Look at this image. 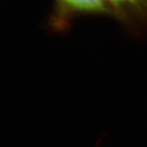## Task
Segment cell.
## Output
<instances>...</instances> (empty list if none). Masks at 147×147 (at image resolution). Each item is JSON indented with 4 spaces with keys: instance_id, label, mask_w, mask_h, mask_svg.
Returning <instances> with one entry per match:
<instances>
[{
    "instance_id": "6da1fadb",
    "label": "cell",
    "mask_w": 147,
    "mask_h": 147,
    "mask_svg": "<svg viewBox=\"0 0 147 147\" xmlns=\"http://www.w3.org/2000/svg\"><path fill=\"white\" fill-rule=\"evenodd\" d=\"M89 15L115 16L110 0H53L48 25L53 31H65L75 18Z\"/></svg>"
},
{
    "instance_id": "7a4b0ae2",
    "label": "cell",
    "mask_w": 147,
    "mask_h": 147,
    "mask_svg": "<svg viewBox=\"0 0 147 147\" xmlns=\"http://www.w3.org/2000/svg\"><path fill=\"white\" fill-rule=\"evenodd\" d=\"M115 18L127 30L137 37L147 32V0H110Z\"/></svg>"
}]
</instances>
